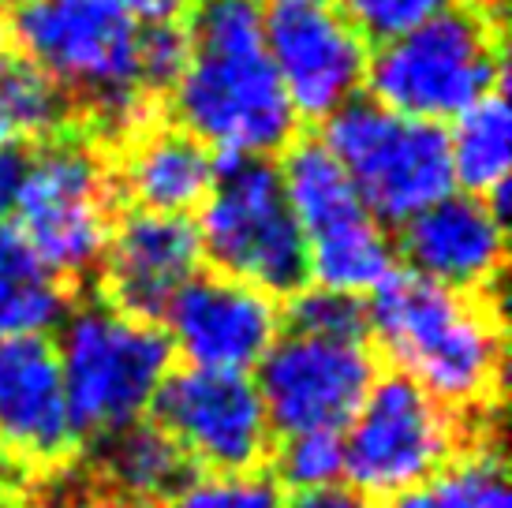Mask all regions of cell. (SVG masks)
<instances>
[{"instance_id": "obj_32", "label": "cell", "mask_w": 512, "mask_h": 508, "mask_svg": "<svg viewBox=\"0 0 512 508\" xmlns=\"http://www.w3.org/2000/svg\"><path fill=\"white\" fill-rule=\"evenodd\" d=\"M382 508H438V497H434V490L419 486V490H404L397 497H385Z\"/></svg>"}, {"instance_id": "obj_18", "label": "cell", "mask_w": 512, "mask_h": 508, "mask_svg": "<svg viewBox=\"0 0 512 508\" xmlns=\"http://www.w3.org/2000/svg\"><path fill=\"white\" fill-rule=\"evenodd\" d=\"M86 449H94L86 475L128 508H161L199 479V467L154 419H139Z\"/></svg>"}, {"instance_id": "obj_11", "label": "cell", "mask_w": 512, "mask_h": 508, "mask_svg": "<svg viewBox=\"0 0 512 508\" xmlns=\"http://www.w3.org/2000/svg\"><path fill=\"white\" fill-rule=\"evenodd\" d=\"M382 374V355L370 340L285 333L262 355L258 396L273 438L341 434L363 408L370 385Z\"/></svg>"}, {"instance_id": "obj_17", "label": "cell", "mask_w": 512, "mask_h": 508, "mask_svg": "<svg viewBox=\"0 0 512 508\" xmlns=\"http://www.w3.org/2000/svg\"><path fill=\"white\" fill-rule=\"evenodd\" d=\"M116 146V191L135 210L191 217L217 180L221 157L176 124H146Z\"/></svg>"}, {"instance_id": "obj_4", "label": "cell", "mask_w": 512, "mask_h": 508, "mask_svg": "<svg viewBox=\"0 0 512 508\" xmlns=\"http://www.w3.org/2000/svg\"><path fill=\"white\" fill-rule=\"evenodd\" d=\"M116 213L113 157L83 127L0 150V217L72 288L98 269Z\"/></svg>"}, {"instance_id": "obj_6", "label": "cell", "mask_w": 512, "mask_h": 508, "mask_svg": "<svg viewBox=\"0 0 512 508\" xmlns=\"http://www.w3.org/2000/svg\"><path fill=\"white\" fill-rule=\"evenodd\" d=\"M344 441V475L363 497H397L434 482L475 441L501 434V411L464 415L389 370L370 385Z\"/></svg>"}, {"instance_id": "obj_2", "label": "cell", "mask_w": 512, "mask_h": 508, "mask_svg": "<svg viewBox=\"0 0 512 508\" xmlns=\"http://www.w3.org/2000/svg\"><path fill=\"white\" fill-rule=\"evenodd\" d=\"M370 344L434 400L464 415L505 404V311L501 292L475 296L393 269L367 303Z\"/></svg>"}, {"instance_id": "obj_9", "label": "cell", "mask_w": 512, "mask_h": 508, "mask_svg": "<svg viewBox=\"0 0 512 508\" xmlns=\"http://www.w3.org/2000/svg\"><path fill=\"white\" fill-rule=\"evenodd\" d=\"M318 139L344 165L370 217L385 228H400L456 191L445 127L393 113L374 98H356L326 116Z\"/></svg>"}, {"instance_id": "obj_13", "label": "cell", "mask_w": 512, "mask_h": 508, "mask_svg": "<svg viewBox=\"0 0 512 508\" xmlns=\"http://www.w3.org/2000/svg\"><path fill=\"white\" fill-rule=\"evenodd\" d=\"M83 452L57 340L49 333L0 337V460L34 486L75 467Z\"/></svg>"}, {"instance_id": "obj_19", "label": "cell", "mask_w": 512, "mask_h": 508, "mask_svg": "<svg viewBox=\"0 0 512 508\" xmlns=\"http://www.w3.org/2000/svg\"><path fill=\"white\" fill-rule=\"evenodd\" d=\"M281 187L292 213H296L303 240H329L348 228L370 221V210L363 206L356 184L337 157L329 154L322 139H292L281 150Z\"/></svg>"}, {"instance_id": "obj_15", "label": "cell", "mask_w": 512, "mask_h": 508, "mask_svg": "<svg viewBox=\"0 0 512 508\" xmlns=\"http://www.w3.org/2000/svg\"><path fill=\"white\" fill-rule=\"evenodd\" d=\"M172 348L191 367L247 374L281 337V303L251 284L199 269L165 311Z\"/></svg>"}, {"instance_id": "obj_1", "label": "cell", "mask_w": 512, "mask_h": 508, "mask_svg": "<svg viewBox=\"0 0 512 508\" xmlns=\"http://www.w3.org/2000/svg\"><path fill=\"white\" fill-rule=\"evenodd\" d=\"M187 64L172 83V124L217 157H277L299 116L266 53L262 0H195L184 15Z\"/></svg>"}, {"instance_id": "obj_12", "label": "cell", "mask_w": 512, "mask_h": 508, "mask_svg": "<svg viewBox=\"0 0 512 508\" xmlns=\"http://www.w3.org/2000/svg\"><path fill=\"white\" fill-rule=\"evenodd\" d=\"M262 38L299 120H326L363 98L370 42L337 0H262Z\"/></svg>"}, {"instance_id": "obj_29", "label": "cell", "mask_w": 512, "mask_h": 508, "mask_svg": "<svg viewBox=\"0 0 512 508\" xmlns=\"http://www.w3.org/2000/svg\"><path fill=\"white\" fill-rule=\"evenodd\" d=\"M285 508H374L370 497H363L352 486H314V490H296L285 497Z\"/></svg>"}, {"instance_id": "obj_10", "label": "cell", "mask_w": 512, "mask_h": 508, "mask_svg": "<svg viewBox=\"0 0 512 508\" xmlns=\"http://www.w3.org/2000/svg\"><path fill=\"white\" fill-rule=\"evenodd\" d=\"M150 419L199 471L255 475L270 471L273 426L258 385L236 370H169L150 400Z\"/></svg>"}, {"instance_id": "obj_16", "label": "cell", "mask_w": 512, "mask_h": 508, "mask_svg": "<svg viewBox=\"0 0 512 508\" xmlns=\"http://www.w3.org/2000/svg\"><path fill=\"white\" fill-rule=\"evenodd\" d=\"M397 258L412 273L456 292H501L505 217L486 198L453 191L400 225Z\"/></svg>"}, {"instance_id": "obj_3", "label": "cell", "mask_w": 512, "mask_h": 508, "mask_svg": "<svg viewBox=\"0 0 512 508\" xmlns=\"http://www.w3.org/2000/svg\"><path fill=\"white\" fill-rule=\"evenodd\" d=\"M4 38L53 79L90 120L94 139L124 142L154 124L135 23L113 0H8Z\"/></svg>"}, {"instance_id": "obj_21", "label": "cell", "mask_w": 512, "mask_h": 508, "mask_svg": "<svg viewBox=\"0 0 512 508\" xmlns=\"http://www.w3.org/2000/svg\"><path fill=\"white\" fill-rule=\"evenodd\" d=\"M453 180L468 195L490 198L509 187L512 165V113L501 90L479 98L445 124Z\"/></svg>"}, {"instance_id": "obj_28", "label": "cell", "mask_w": 512, "mask_h": 508, "mask_svg": "<svg viewBox=\"0 0 512 508\" xmlns=\"http://www.w3.org/2000/svg\"><path fill=\"white\" fill-rule=\"evenodd\" d=\"M187 64V34L184 19L180 23H154L143 27V42H139V68H143V83L154 98H165L172 83L180 79Z\"/></svg>"}, {"instance_id": "obj_31", "label": "cell", "mask_w": 512, "mask_h": 508, "mask_svg": "<svg viewBox=\"0 0 512 508\" xmlns=\"http://www.w3.org/2000/svg\"><path fill=\"white\" fill-rule=\"evenodd\" d=\"M30 497V482L0 460V508H23Z\"/></svg>"}, {"instance_id": "obj_14", "label": "cell", "mask_w": 512, "mask_h": 508, "mask_svg": "<svg viewBox=\"0 0 512 508\" xmlns=\"http://www.w3.org/2000/svg\"><path fill=\"white\" fill-rule=\"evenodd\" d=\"M202 269L199 228L191 217L154 210L116 213L98 262V296L128 318L161 325L165 311Z\"/></svg>"}, {"instance_id": "obj_22", "label": "cell", "mask_w": 512, "mask_h": 508, "mask_svg": "<svg viewBox=\"0 0 512 508\" xmlns=\"http://www.w3.org/2000/svg\"><path fill=\"white\" fill-rule=\"evenodd\" d=\"M72 127V101L38 64L0 45V150L30 146Z\"/></svg>"}, {"instance_id": "obj_20", "label": "cell", "mask_w": 512, "mask_h": 508, "mask_svg": "<svg viewBox=\"0 0 512 508\" xmlns=\"http://www.w3.org/2000/svg\"><path fill=\"white\" fill-rule=\"evenodd\" d=\"M75 299V288L60 281L8 221H0V337L49 333Z\"/></svg>"}, {"instance_id": "obj_30", "label": "cell", "mask_w": 512, "mask_h": 508, "mask_svg": "<svg viewBox=\"0 0 512 508\" xmlns=\"http://www.w3.org/2000/svg\"><path fill=\"white\" fill-rule=\"evenodd\" d=\"M113 4H120L135 23L154 27V23H180L195 0H113Z\"/></svg>"}, {"instance_id": "obj_25", "label": "cell", "mask_w": 512, "mask_h": 508, "mask_svg": "<svg viewBox=\"0 0 512 508\" xmlns=\"http://www.w3.org/2000/svg\"><path fill=\"white\" fill-rule=\"evenodd\" d=\"M285 333H311V337H344V340H370L367 307L359 296L329 292V288H303L288 299L281 311Z\"/></svg>"}, {"instance_id": "obj_33", "label": "cell", "mask_w": 512, "mask_h": 508, "mask_svg": "<svg viewBox=\"0 0 512 508\" xmlns=\"http://www.w3.org/2000/svg\"><path fill=\"white\" fill-rule=\"evenodd\" d=\"M486 4H501V0H486Z\"/></svg>"}, {"instance_id": "obj_27", "label": "cell", "mask_w": 512, "mask_h": 508, "mask_svg": "<svg viewBox=\"0 0 512 508\" xmlns=\"http://www.w3.org/2000/svg\"><path fill=\"white\" fill-rule=\"evenodd\" d=\"M453 4L460 0H337V8L352 19V27L374 45L408 34L412 27L427 23Z\"/></svg>"}, {"instance_id": "obj_23", "label": "cell", "mask_w": 512, "mask_h": 508, "mask_svg": "<svg viewBox=\"0 0 512 508\" xmlns=\"http://www.w3.org/2000/svg\"><path fill=\"white\" fill-rule=\"evenodd\" d=\"M434 482H438L434 486L438 508H512L509 475H505V438L490 434L475 441Z\"/></svg>"}, {"instance_id": "obj_5", "label": "cell", "mask_w": 512, "mask_h": 508, "mask_svg": "<svg viewBox=\"0 0 512 508\" xmlns=\"http://www.w3.org/2000/svg\"><path fill=\"white\" fill-rule=\"evenodd\" d=\"M505 42L498 4L460 0L441 15L370 49L367 98L393 113L449 124L501 90Z\"/></svg>"}, {"instance_id": "obj_24", "label": "cell", "mask_w": 512, "mask_h": 508, "mask_svg": "<svg viewBox=\"0 0 512 508\" xmlns=\"http://www.w3.org/2000/svg\"><path fill=\"white\" fill-rule=\"evenodd\" d=\"M344 471V441L341 434H292V438L273 441L270 475L285 494L296 490H314V486H329L337 482Z\"/></svg>"}, {"instance_id": "obj_8", "label": "cell", "mask_w": 512, "mask_h": 508, "mask_svg": "<svg viewBox=\"0 0 512 508\" xmlns=\"http://www.w3.org/2000/svg\"><path fill=\"white\" fill-rule=\"evenodd\" d=\"M202 262L273 299L311 288L307 240L273 157H221L199 210Z\"/></svg>"}, {"instance_id": "obj_7", "label": "cell", "mask_w": 512, "mask_h": 508, "mask_svg": "<svg viewBox=\"0 0 512 508\" xmlns=\"http://www.w3.org/2000/svg\"><path fill=\"white\" fill-rule=\"evenodd\" d=\"M60 337L68 415L79 441L109 438L139 423L172 370V340L161 325L128 318L101 296L72 299Z\"/></svg>"}, {"instance_id": "obj_26", "label": "cell", "mask_w": 512, "mask_h": 508, "mask_svg": "<svg viewBox=\"0 0 512 508\" xmlns=\"http://www.w3.org/2000/svg\"><path fill=\"white\" fill-rule=\"evenodd\" d=\"M161 508H285V490L270 471L191 479Z\"/></svg>"}]
</instances>
